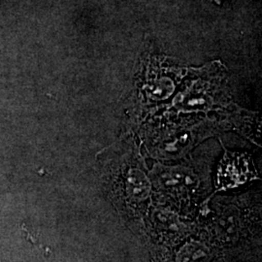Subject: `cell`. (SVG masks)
Masks as SVG:
<instances>
[{
	"label": "cell",
	"mask_w": 262,
	"mask_h": 262,
	"mask_svg": "<svg viewBox=\"0 0 262 262\" xmlns=\"http://www.w3.org/2000/svg\"><path fill=\"white\" fill-rule=\"evenodd\" d=\"M122 175H120V186L122 187L121 192L123 199L128 202V204L138 205L143 202L149 192V183L143 171L136 167L129 166L127 171L122 169Z\"/></svg>",
	"instance_id": "1"
},
{
	"label": "cell",
	"mask_w": 262,
	"mask_h": 262,
	"mask_svg": "<svg viewBox=\"0 0 262 262\" xmlns=\"http://www.w3.org/2000/svg\"><path fill=\"white\" fill-rule=\"evenodd\" d=\"M186 172V170L181 168L163 169L159 171V175L157 176L159 187L167 193L174 195L187 191V187H192L195 180Z\"/></svg>",
	"instance_id": "2"
}]
</instances>
